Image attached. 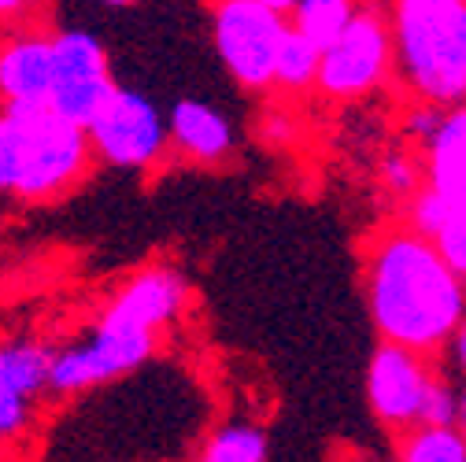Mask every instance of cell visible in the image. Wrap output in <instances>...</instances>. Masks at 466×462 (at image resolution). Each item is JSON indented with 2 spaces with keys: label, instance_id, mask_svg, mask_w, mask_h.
<instances>
[{
  "label": "cell",
  "instance_id": "obj_12",
  "mask_svg": "<svg viewBox=\"0 0 466 462\" xmlns=\"http://www.w3.org/2000/svg\"><path fill=\"white\" fill-rule=\"evenodd\" d=\"M186 304V281L178 270L170 266H156V270H145L137 274L115 304L104 311L107 318L123 322V326H134V329H148V333H159V326H167L178 307Z\"/></svg>",
  "mask_w": 466,
  "mask_h": 462
},
{
  "label": "cell",
  "instance_id": "obj_22",
  "mask_svg": "<svg viewBox=\"0 0 466 462\" xmlns=\"http://www.w3.org/2000/svg\"><path fill=\"white\" fill-rule=\"evenodd\" d=\"M41 8V0H0V26L19 30L26 26Z\"/></svg>",
  "mask_w": 466,
  "mask_h": 462
},
{
  "label": "cell",
  "instance_id": "obj_6",
  "mask_svg": "<svg viewBox=\"0 0 466 462\" xmlns=\"http://www.w3.org/2000/svg\"><path fill=\"white\" fill-rule=\"evenodd\" d=\"M86 137L93 156H100L104 163L152 166L167 148V119L148 96L115 85L104 107L89 119Z\"/></svg>",
  "mask_w": 466,
  "mask_h": 462
},
{
  "label": "cell",
  "instance_id": "obj_26",
  "mask_svg": "<svg viewBox=\"0 0 466 462\" xmlns=\"http://www.w3.org/2000/svg\"><path fill=\"white\" fill-rule=\"evenodd\" d=\"M455 429L466 437V388H462V396H455Z\"/></svg>",
  "mask_w": 466,
  "mask_h": 462
},
{
  "label": "cell",
  "instance_id": "obj_27",
  "mask_svg": "<svg viewBox=\"0 0 466 462\" xmlns=\"http://www.w3.org/2000/svg\"><path fill=\"white\" fill-rule=\"evenodd\" d=\"M263 5H267V8H274V12H281V15H285V12H289V8H293V5H297V0H263Z\"/></svg>",
  "mask_w": 466,
  "mask_h": 462
},
{
  "label": "cell",
  "instance_id": "obj_16",
  "mask_svg": "<svg viewBox=\"0 0 466 462\" xmlns=\"http://www.w3.org/2000/svg\"><path fill=\"white\" fill-rule=\"evenodd\" d=\"M289 12H293V30H300L319 48H326L348 26V19L356 15V5L352 0H297Z\"/></svg>",
  "mask_w": 466,
  "mask_h": 462
},
{
  "label": "cell",
  "instance_id": "obj_11",
  "mask_svg": "<svg viewBox=\"0 0 466 462\" xmlns=\"http://www.w3.org/2000/svg\"><path fill=\"white\" fill-rule=\"evenodd\" d=\"M52 82V34H37L30 26L8 30V37L0 41V100L5 107H48Z\"/></svg>",
  "mask_w": 466,
  "mask_h": 462
},
{
  "label": "cell",
  "instance_id": "obj_5",
  "mask_svg": "<svg viewBox=\"0 0 466 462\" xmlns=\"http://www.w3.org/2000/svg\"><path fill=\"white\" fill-rule=\"evenodd\" d=\"M285 26V15L263 0H218L215 45L226 71L245 89H267L274 82V55Z\"/></svg>",
  "mask_w": 466,
  "mask_h": 462
},
{
  "label": "cell",
  "instance_id": "obj_10",
  "mask_svg": "<svg viewBox=\"0 0 466 462\" xmlns=\"http://www.w3.org/2000/svg\"><path fill=\"white\" fill-rule=\"evenodd\" d=\"M430 374L419 359V352L403 348V344H381L370 359L367 374V392H370V407L385 426H415L419 407L426 396Z\"/></svg>",
  "mask_w": 466,
  "mask_h": 462
},
{
  "label": "cell",
  "instance_id": "obj_30",
  "mask_svg": "<svg viewBox=\"0 0 466 462\" xmlns=\"http://www.w3.org/2000/svg\"><path fill=\"white\" fill-rule=\"evenodd\" d=\"M0 458H5V451H0Z\"/></svg>",
  "mask_w": 466,
  "mask_h": 462
},
{
  "label": "cell",
  "instance_id": "obj_14",
  "mask_svg": "<svg viewBox=\"0 0 466 462\" xmlns=\"http://www.w3.org/2000/svg\"><path fill=\"white\" fill-rule=\"evenodd\" d=\"M170 141L178 145L182 156L197 163H218L233 148V130L204 100H178L170 111Z\"/></svg>",
  "mask_w": 466,
  "mask_h": 462
},
{
  "label": "cell",
  "instance_id": "obj_21",
  "mask_svg": "<svg viewBox=\"0 0 466 462\" xmlns=\"http://www.w3.org/2000/svg\"><path fill=\"white\" fill-rule=\"evenodd\" d=\"M381 178H385V186H389L396 196H415V193H419V166L407 159L403 152L385 156V163H381Z\"/></svg>",
  "mask_w": 466,
  "mask_h": 462
},
{
  "label": "cell",
  "instance_id": "obj_19",
  "mask_svg": "<svg viewBox=\"0 0 466 462\" xmlns=\"http://www.w3.org/2000/svg\"><path fill=\"white\" fill-rule=\"evenodd\" d=\"M430 241L437 245V252L444 256V263L462 277L466 274V204L448 211V218L441 222V229H437Z\"/></svg>",
  "mask_w": 466,
  "mask_h": 462
},
{
  "label": "cell",
  "instance_id": "obj_4",
  "mask_svg": "<svg viewBox=\"0 0 466 462\" xmlns=\"http://www.w3.org/2000/svg\"><path fill=\"white\" fill-rule=\"evenodd\" d=\"M156 348V333L134 329L115 318H100L96 329L71 344L64 352H52L48 367V388L52 392H86L93 385L115 381L130 370H137Z\"/></svg>",
  "mask_w": 466,
  "mask_h": 462
},
{
  "label": "cell",
  "instance_id": "obj_17",
  "mask_svg": "<svg viewBox=\"0 0 466 462\" xmlns=\"http://www.w3.org/2000/svg\"><path fill=\"white\" fill-rule=\"evenodd\" d=\"M407 462H466V437L455 426H426L411 433L400 447Z\"/></svg>",
  "mask_w": 466,
  "mask_h": 462
},
{
  "label": "cell",
  "instance_id": "obj_7",
  "mask_svg": "<svg viewBox=\"0 0 466 462\" xmlns=\"http://www.w3.org/2000/svg\"><path fill=\"white\" fill-rule=\"evenodd\" d=\"M389 60H392V37L381 15L356 12L348 19V26L322 48L315 82L322 85L326 96H337V100L367 96L370 89L381 85Z\"/></svg>",
  "mask_w": 466,
  "mask_h": 462
},
{
  "label": "cell",
  "instance_id": "obj_13",
  "mask_svg": "<svg viewBox=\"0 0 466 462\" xmlns=\"http://www.w3.org/2000/svg\"><path fill=\"white\" fill-rule=\"evenodd\" d=\"M426 186L448 204H466V107H455L451 115H441L437 130L426 137Z\"/></svg>",
  "mask_w": 466,
  "mask_h": 462
},
{
  "label": "cell",
  "instance_id": "obj_29",
  "mask_svg": "<svg viewBox=\"0 0 466 462\" xmlns=\"http://www.w3.org/2000/svg\"><path fill=\"white\" fill-rule=\"evenodd\" d=\"M459 281H462V293H466V274H462V277H459Z\"/></svg>",
  "mask_w": 466,
  "mask_h": 462
},
{
  "label": "cell",
  "instance_id": "obj_1",
  "mask_svg": "<svg viewBox=\"0 0 466 462\" xmlns=\"http://www.w3.org/2000/svg\"><path fill=\"white\" fill-rule=\"evenodd\" d=\"M367 285L378 333L419 356L441 348L466 315L459 274L419 229H400L378 241Z\"/></svg>",
  "mask_w": 466,
  "mask_h": 462
},
{
  "label": "cell",
  "instance_id": "obj_2",
  "mask_svg": "<svg viewBox=\"0 0 466 462\" xmlns=\"http://www.w3.org/2000/svg\"><path fill=\"white\" fill-rule=\"evenodd\" d=\"M93 148L86 126L52 107L0 111V193L26 204L56 200L82 182Z\"/></svg>",
  "mask_w": 466,
  "mask_h": 462
},
{
  "label": "cell",
  "instance_id": "obj_18",
  "mask_svg": "<svg viewBox=\"0 0 466 462\" xmlns=\"http://www.w3.org/2000/svg\"><path fill=\"white\" fill-rule=\"evenodd\" d=\"M204 458L208 462H263L267 458V437L259 429H248V426H226L208 440Z\"/></svg>",
  "mask_w": 466,
  "mask_h": 462
},
{
  "label": "cell",
  "instance_id": "obj_23",
  "mask_svg": "<svg viewBox=\"0 0 466 462\" xmlns=\"http://www.w3.org/2000/svg\"><path fill=\"white\" fill-rule=\"evenodd\" d=\"M437 123H441V115H437V104H430V100H426V104H422V107H419V111L411 115V119H407V130H411L415 137H422V141H426V137H430V134L437 130Z\"/></svg>",
  "mask_w": 466,
  "mask_h": 462
},
{
  "label": "cell",
  "instance_id": "obj_20",
  "mask_svg": "<svg viewBox=\"0 0 466 462\" xmlns=\"http://www.w3.org/2000/svg\"><path fill=\"white\" fill-rule=\"evenodd\" d=\"M419 422H426V426H455V396H451L448 385H437L430 377L422 407H419Z\"/></svg>",
  "mask_w": 466,
  "mask_h": 462
},
{
  "label": "cell",
  "instance_id": "obj_24",
  "mask_svg": "<svg viewBox=\"0 0 466 462\" xmlns=\"http://www.w3.org/2000/svg\"><path fill=\"white\" fill-rule=\"evenodd\" d=\"M267 137L270 141H289V137H293V123H289L285 119V115H270V123H267Z\"/></svg>",
  "mask_w": 466,
  "mask_h": 462
},
{
  "label": "cell",
  "instance_id": "obj_28",
  "mask_svg": "<svg viewBox=\"0 0 466 462\" xmlns=\"http://www.w3.org/2000/svg\"><path fill=\"white\" fill-rule=\"evenodd\" d=\"M100 5H107V8H127V5H137V0H100Z\"/></svg>",
  "mask_w": 466,
  "mask_h": 462
},
{
  "label": "cell",
  "instance_id": "obj_8",
  "mask_svg": "<svg viewBox=\"0 0 466 462\" xmlns=\"http://www.w3.org/2000/svg\"><path fill=\"white\" fill-rule=\"evenodd\" d=\"M52 60H56V82L48 107L78 126H89V119L115 89L104 45L86 30H64L52 34Z\"/></svg>",
  "mask_w": 466,
  "mask_h": 462
},
{
  "label": "cell",
  "instance_id": "obj_3",
  "mask_svg": "<svg viewBox=\"0 0 466 462\" xmlns=\"http://www.w3.org/2000/svg\"><path fill=\"white\" fill-rule=\"evenodd\" d=\"M400 75L430 104L466 100V0H396Z\"/></svg>",
  "mask_w": 466,
  "mask_h": 462
},
{
  "label": "cell",
  "instance_id": "obj_9",
  "mask_svg": "<svg viewBox=\"0 0 466 462\" xmlns=\"http://www.w3.org/2000/svg\"><path fill=\"white\" fill-rule=\"evenodd\" d=\"M52 348L34 340L0 344V444L23 440L34 418V403L48 392Z\"/></svg>",
  "mask_w": 466,
  "mask_h": 462
},
{
  "label": "cell",
  "instance_id": "obj_15",
  "mask_svg": "<svg viewBox=\"0 0 466 462\" xmlns=\"http://www.w3.org/2000/svg\"><path fill=\"white\" fill-rule=\"evenodd\" d=\"M319 55L322 48L304 37L300 30L285 26L281 41H278V55H274V82L285 89H308L319 78Z\"/></svg>",
  "mask_w": 466,
  "mask_h": 462
},
{
  "label": "cell",
  "instance_id": "obj_25",
  "mask_svg": "<svg viewBox=\"0 0 466 462\" xmlns=\"http://www.w3.org/2000/svg\"><path fill=\"white\" fill-rule=\"evenodd\" d=\"M451 340H455V363H459V370L466 374V315H462L459 326L451 329Z\"/></svg>",
  "mask_w": 466,
  "mask_h": 462
}]
</instances>
